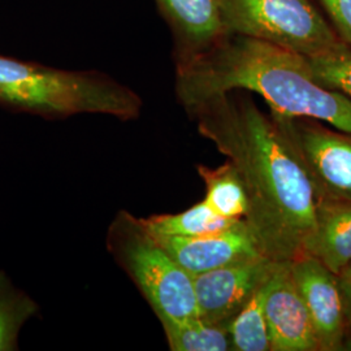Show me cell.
<instances>
[{"mask_svg": "<svg viewBox=\"0 0 351 351\" xmlns=\"http://www.w3.org/2000/svg\"><path fill=\"white\" fill-rule=\"evenodd\" d=\"M202 136L233 164L245 189V223L276 263L303 256L315 228L314 189L291 141L249 95L230 91L188 111Z\"/></svg>", "mask_w": 351, "mask_h": 351, "instance_id": "cell-1", "label": "cell"}, {"mask_svg": "<svg viewBox=\"0 0 351 351\" xmlns=\"http://www.w3.org/2000/svg\"><path fill=\"white\" fill-rule=\"evenodd\" d=\"M230 91L258 94L271 112L315 119L351 133V98L319 85L301 53L228 33L176 66V94L186 111Z\"/></svg>", "mask_w": 351, "mask_h": 351, "instance_id": "cell-2", "label": "cell"}, {"mask_svg": "<svg viewBox=\"0 0 351 351\" xmlns=\"http://www.w3.org/2000/svg\"><path fill=\"white\" fill-rule=\"evenodd\" d=\"M0 104L46 119L107 114L133 120L138 94L99 72L64 71L0 55Z\"/></svg>", "mask_w": 351, "mask_h": 351, "instance_id": "cell-3", "label": "cell"}, {"mask_svg": "<svg viewBox=\"0 0 351 351\" xmlns=\"http://www.w3.org/2000/svg\"><path fill=\"white\" fill-rule=\"evenodd\" d=\"M108 249L159 320L199 316L193 276L167 252L142 219L126 211L117 213L108 230Z\"/></svg>", "mask_w": 351, "mask_h": 351, "instance_id": "cell-4", "label": "cell"}, {"mask_svg": "<svg viewBox=\"0 0 351 351\" xmlns=\"http://www.w3.org/2000/svg\"><path fill=\"white\" fill-rule=\"evenodd\" d=\"M226 33L315 58L346 45L310 0H217Z\"/></svg>", "mask_w": 351, "mask_h": 351, "instance_id": "cell-5", "label": "cell"}, {"mask_svg": "<svg viewBox=\"0 0 351 351\" xmlns=\"http://www.w3.org/2000/svg\"><path fill=\"white\" fill-rule=\"evenodd\" d=\"M291 141L316 201L351 202V133L308 117L271 112Z\"/></svg>", "mask_w": 351, "mask_h": 351, "instance_id": "cell-6", "label": "cell"}, {"mask_svg": "<svg viewBox=\"0 0 351 351\" xmlns=\"http://www.w3.org/2000/svg\"><path fill=\"white\" fill-rule=\"evenodd\" d=\"M277 263L262 256L193 276L202 320L226 326L274 274Z\"/></svg>", "mask_w": 351, "mask_h": 351, "instance_id": "cell-7", "label": "cell"}, {"mask_svg": "<svg viewBox=\"0 0 351 351\" xmlns=\"http://www.w3.org/2000/svg\"><path fill=\"white\" fill-rule=\"evenodd\" d=\"M294 284L311 317L320 351H341L346 320L337 275L313 256L289 263Z\"/></svg>", "mask_w": 351, "mask_h": 351, "instance_id": "cell-8", "label": "cell"}, {"mask_svg": "<svg viewBox=\"0 0 351 351\" xmlns=\"http://www.w3.org/2000/svg\"><path fill=\"white\" fill-rule=\"evenodd\" d=\"M271 351H320L314 326L289 263H277L263 288Z\"/></svg>", "mask_w": 351, "mask_h": 351, "instance_id": "cell-9", "label": "cell"}, {"mask_svg": "<svg viewBox=\"0 0 351 351\" xmlns=\"http://www.w3.org/2000/svg\"><path fill=\"white\" fill-rule=\"evenodd\" d=\"M154 237L191 276L265 256L245 220L226 230L201 236Z\"/></svg>", "mask_w": 351, "mask_h": 351, "instance_id": "cell-10", "label": "cell"}, {"mask_svg": "<svg viewBox=\"0 0 351 351\" xmlns=\"http://www.w3.org/2000/svg\"><path fill=\"white\" fill-rule=\"evenodd\" d=\"M173 38L176 66L210 50L226 37L217 0H155Z\"/></svg>", "mask_w": 351, "mask_h": 351, "instance_id": "cell-11", "label": "cell"}, {"mask_svg": "<svg viewBox=\"0 0 351 351\" xmlns=\"http://www.w3.org/2000/svg\"><path fill=\"white\" fill-rule=\"evenodd\" d=\"M303 254L333 274L351 261V202L316 201L315 228Z\"/></svg>", "mask_w": 351, "mask_h": 351, "instance_id": "cell-12", "label": "cell"}, {"mask_svg": "<svg viewBox=\"0 0 351 351\" xmlns=\"http://www.w3.org/2000/svg\"><path fill=\"white\" fill-rule=\"evenodd\" d=\"M198 173L206 185V203L220 216L245 220L249 211L247 197L239 173L229 160L210 168L198 165Z\"/></svg>", "mask_w": 351, "mask_h": 351, "instance_id": "cell-13", "label": "cell"}, {"mask_svg": "<svg viewBox=\"0 0 351 351\" xmlns=\"http://www.w3.org/2000/svg\"><path fill=\"white\" fill-rule=\"evenodd\" d=\"M243 220H233L220 216L206 203L199 202L182 213L175 215H155L142 219V223L156 236L191 237L226 230Z\"/></svg>", "mask_w": 351, "mask_h": 351, "instance_id": "cell-14", "label": "cell"}, {"mask_svg": "<svg viewBox=\"0 0 351 351\" xmlns=\"http://www.w3.org/2000/svg\"><path fill=\"white\" fill-rule=\"evenodd\" d=\"M169 349L173 351L232 350L226 326L210 324L201 317L160 319Z\"/></svg>", "mask_w": 351, "mask_h": 351, "instance_id": "cell-15", "label": "cell"}, {"mask_svg": "<svg viewBox=\"0 0 351 351\" xmlns=\"http://www.w3.org/2000/svg\"><path fill=\"white\" fill-rule=\"evenodd\" d=\"M37 313V303L0 272V351L17 350L20 330Z\"/></svg>", "mask_w": 351, "mask_h": 351, "instance_id": "cell-16", "label": "cell"}, {"mask_svg": "<svg viewBox=\"0 0 351 351\" xmlns=\"http://www.w3.org/2000/svg\"><path fill=\"white\" fill-rule=\"evenodd\" d=\"M263 288L264 285L229 323L228 332L232 350L271 351V339L264 315Z\"/></svg>", "mask_w": 351, "mask_h": 351, "instance_id": "cell-17", "label": "cell"}, {"mask_svg": "<svg viewBox=\"0 0 351 351\" xmlns=\"http://www.w3.org/2000/svg\"><path fill=\"white\" fill-rule=\"evenodd\" d=\"M308 63L319 85L351 98V46L343 45L337 50L308 58Z\"/></svg>", "mask_w": 351, "mask_h": 351, "instance_id": "cell-18", "label": "cell"}, {"mask_svg": "<svg viewBox=\"0 0 351 351\" xmlns=\"http://www.w3.org/2000/svg\"><path fill=\"white\" fill-rule=\"evenodd\" d=\"M339 37L351 46V0H319Z\"/></svg>", "mask_w": 351, "mask_h": 351, "instance_id": "cell-19", "label": "cell"}, {"mask_svg": "<svg viewBox=\"0 0 351 351\" xmlns=\"http://www.w3.org/2000/svg\"><path fill=\"white\" fill-rule=\"evenodd\" d=\"M339 293L343 303L346 333L351 330V261L337 274Z\"/></svg>", "mask_w": 351, "mask_h": 351, "instance_id": "cell-20", "label": "cell"}, {"mask_svg": "<svg viewBox=\"0 0 351 351\" xmlns=\"http://www.w3.org/2000/svg\"><path fill=\"white\" fill-rule=\"evenodd\" d=\"M341 351H351V332L350 333H346L343 342H342Z\"/></svg>", "mask_w": 351, "mask_h": 351, "instance_id": "cell-21", "label": "cell"}, {"mask_svg": "<svg viewBox=\"0 0 351 351\" xmlns=\"http://www.w3.org/2000/svg\"><path fill=\"white\" fill-rule=\"evenodd\" d=\"M350 332H351V330H350ZM350 332H348V333H350Z\"/></svg>", "mask_w": 351, "mask_h": 351, "instance_id": "cell-22", "label": "cell"}]
</instances>
